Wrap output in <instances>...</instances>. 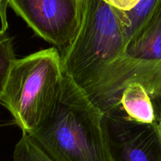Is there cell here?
Here are the masks:
<instances>
[{
  "instance_id": "7c38bea8",
  "label": "cell",
  "mask_w": 161,
  "mask_h": 161,
  "mask_svg": "<svg viewBox=\"0 0 161 161\" xmlns=\"http://www.w3.org/2000/svg\"><path fill=\"white\" fill-rule=\"evenodd\" d=\"M9 0H0V20H1L2 28L3 31H6L8 28L7 16H6V10L9 6Z\"/></svg>"
},
{
  "instance_id": "5b68a950",
  "label": "cell",
  "mask_w": 161,
  "mask_h": 161,
  "mask_svg": "<svg viewBox=\"0 0 161 161\" xmlns=\"http://www.w3.org/2000/svg\"><path fill=\"white\" fill-rule=\"evenodd\" d=\"M9 6L36 35L61 53L80 30L85 0H9Z\"/></svg>"
},
{
  "instance_id": "52a82bcc",
  "label": "cell",
  "mask_w": 161,
  "mask_h": 161,
  "mask_svg": "<svg viewBox=\"0 0 161 161\" xmlns=\"http://www.w3.org/2000/svg\"><path fill=\"white\" fill-rule=\"evenodd\" d=\"M105 116L157 124V113L152 99L142 85L138 83L127 85L119 93L113 109Z\"/></svg>"
},
{
  "instance_id": "30bf717a",
  "label": "cell",
  "mask_w": 161,
  "mask_h": 161,
  "mask_svg": "<svg viewBox=\"0 0 161 161\" xmlns=\"http://www.w3.org/2000/svg\"><path fill=\"white\" fill-rule=\"evenodd\" d=\"M14 159V161H51L24 133L15 147Z\"/></svg>"
},
{
  "instance_id": "8fae6325",
  "label": "cell",
  "mask_w": 161,
  "mask_h": 161,
  "mask_svg": "<svg viewBox=\"0 0 161 161\" xmlns=\"http://www.w3.org/2000/svg\"><path fill=\"white\" fill-rule=\"evenodd\" d=\"M109 4L124 12H128L133 9L141 0H106Z\"/></svg>"
},
{
  "instance_id": "7a4b0ae2",
  "label": "cell",
  "mask_w": 161,
  "mask_h": 161,
  "mask_svg": "<svg viewBox=\"0 0 161 161\" xmlns=\"http://www.w3.org/2000/svg\"><path fill=\"white\" fill-rule=\"evenodd\" d=\"M131 83L142 85L158 113L161 108V0L129 39L122 55L83 89L106 115L121 91Z\"/></svg>"
},
{
  "instance_id": "8992f818",
  "label": "cell",
  "mask_w": 161,
  "mask_h": 161,
  "mask_svg": "<svg viewBox=\"0 0 161 161\" xmlns=\"http://www.w3.org/2000/svg\"><path fill=\"white\" fill-rule=\"evenodd\" d=\"M114 161H161V135L157 124L105 116Z\"/></svg>"
},
{
  "instance_id": "277c9868",
  "label": "cell",
  "mask_w": 161,
  "mask_h": 161,
  "mask_svg": "<svg viewBox=\"0 0 161 161\" xmlns=\"http://www.w3.org/2000/svg\"><path fill=\"white\" fill-rule=\"evenodd\" d=\"M63 79L61 54L55 47L14 61L0 102L24 134L32 133L49 116Z\"/></svg>"
},
{
  "instance_id": "6da1fadb",
  "label": "cell",
  "mask_w": 161,
  "mask_h": 161,
  "mask_svg": "<svg viewBox=\"0 0 161 161\" xmlns=\"http://www.w3.org/2000/svg\"><path fill=\"white\" fill-rule=\"evenodd\" d=\"M27 135L51 161H114L105 114L66 75L52 111Z\"/></svg>"
},
{
  "instance_id": "3957f363",
  "label": "cell",
  "mask_w": 161,
  "mask_h": 161,
  "mask_svg": "<svg viewBox=\"0 0 161 161\" xmlns=\"http://www.w3.org/2000/svg\"><path fill=\"white\" fill-rule=\"evenodd\" d=\"M129 26L125 12L106 0H85L80 30L60 53L64 75L82 88L88 86L124 53Z\"/></svg>"
},
{
  "instance_id": "ba28073f",
  "label": "cell",
  "mask_w": 161,
  "mask_h": 161,
  "mask_svg": "<svg viewBox=\"0 0 161 161\" xmlns=\"http://www.w3.org/2000/svg\"><path fill=\"white\" fill-rule=\"evenodd\" d=\"M17 60L14 54L13 41L6 31L0 30V100L4 93L6 82L14 61Z\"/></svg>"
},
{
  "instance_id": "9c48e42d",
  "label": "cell",
  "mask_w": 161,
  "mask_h": 161,
  "mask_svg": "<svg viewBox=\"0 0 161 161\" xmlns=\"http://www.w3.org/2000/svg\"><path fill=\"white\" fill-rule=\"evenodd\" d=\"M158 2L159 0H141L133 9L125 12L130 21V26L127 31L128 41L146 23Z\"/></svg>"
},
{
  "instance_id": "4fadbf2b",
  "label": "cell",
  "mask_w": 161,
  "mask_h": 161,
  "mask_svg": "<svg viewBox=\"0 0 161 161\" xmlns=\"http://www.w3.org/2000/svg\"><path fill=\"white\" fill-rule=\"evenodd\" d=\"M157 126L158 127L159 130H160V133L161 135V108H160V110L158 111L157 114Z\"/></svg>"
}]
</instances>
